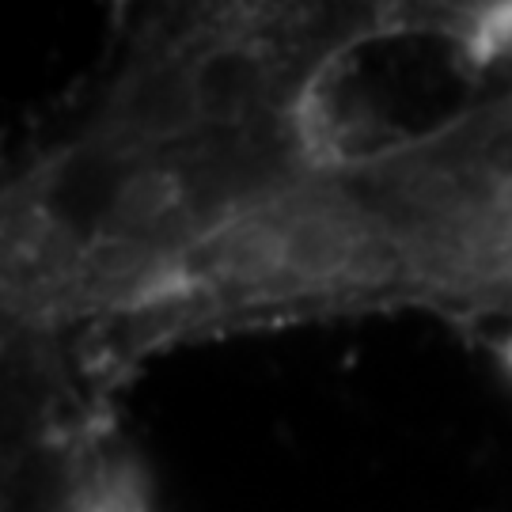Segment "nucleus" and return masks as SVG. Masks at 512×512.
<instances>
[{
    "instance_id": "nucleus-1",
    "label": "nucleus",
    "mask_w": 512,
    "mask_h": 512,
    "mask_svg": "<svg viewBox=\"0 0 512 512\" xmlns=\"http://www.w3.org/2000/svg\"><path fill=\"white\" fill-rule=\"evenodd\" d=\"M346 152L334 118L156 152L73 129L4 190V330L73 342L122 323L243 205Z\"/></svg>"
},
{
    "instance_id": "nucleus-2",
    "label": "nucleus",
    "mask_w": 512,
    "mask_h": 512,
    "mask_svg": "<svg viewBox=\"0 0 512 512\" xmlns=\"http://www.w3.org/2000/svg\"><path fill=\"white\" fill-rule=\"evenodd\" d=\"M425 308L403 243L338 164L243 205L183 258L137 315L69 342L84 384L110 399L160 349L243 327Z\"/></svg>"
}]
</instances>
